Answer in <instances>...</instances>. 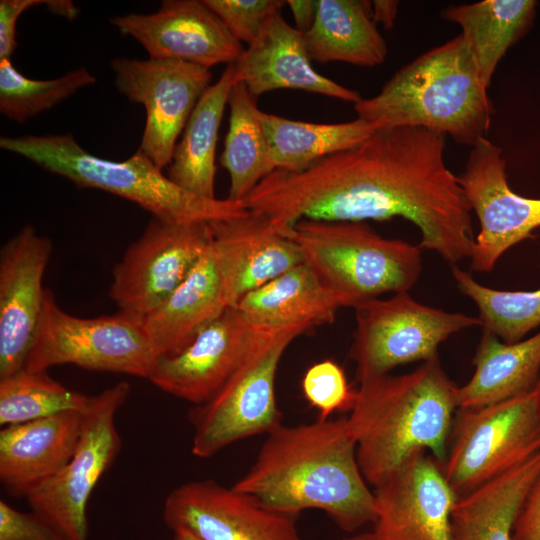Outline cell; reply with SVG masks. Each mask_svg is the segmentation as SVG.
I'll return each instance as SVG.
<instances>
[{"instance_id": "cb8c5ba5", "label": "cell", "mask_w": 540, "mask_h": 540, "mask_svg": "<svg viewBox=\"0 0 540 540\" xmlns=\"http://www.w3.org/2000/svg\"><path fill=\"white\" fill-rule=\"evenodd\" d=\"M236 307L256 327L332 323L346 301L304 262L244 295Z\"/></svg>"}, {"instance_id": "7c38bea8", "label": "cell", "mask_w": 540, "mask_h": 540, "mask_svg": "<svg viewBox=\"0 0 540 540\" xmlns=\"http://www.w3.org/2000/svg\"><path fill=\"white\" fill-rule=\"evenodd\" d=\"M211 240L209 223L152 218L113 269L109 296L119 312L141 322L182 283Z\"/></svg>"}, {"instance_id": "ab89813d", "label": "cell", "mask_w": 540, "mask_h": 540, "mask_svg": "<svg viewBox=\"0 0 540 540\" xmlns=\"http://www.w3.org/2000/svg\"><path fill=\"white\" fill-rule=\"evenodd\" d=\"M286 5L291 10L295 22L294 27L302 33L308 31L316 16L318 1L288 0L286 1Z\"/></svg>"}, {"instance_id": "b9f144b4", "label": "cell", "mask_w": 540, "mask_h": 540, "mask_svg": "<svg viewBox=\"0 0 540 540\" xmlns=\"http://www.w3.org/2000/svg\"><path fill=\"white\" fill-rule=\"evenodd\" d=\"M342 540H379L371 531L348 536Z\"/></svg>"}, {"instance_id": "4316f807", "label": "cell", "mask_w": 540, "mask_h": 540, "mask_svg": "<svg viewBox=\"0 0 540 540\" xmlns=\"http://www.w3.org/2000/svg\"><path fill=\"white\" fill-rule=\"evenodd\" d=\"M237 82L234 64L198 100L168 166V178L195 195L214 199L215 153L221 120L232 87Z\"/></svg>"}, {"instance_id": "5bb4252c", "label": "cell", "mask_w": 540, "mask_h": 540, "mask_svg": "<svg viewBox=\"0 0 540 540\" xmlns=\"http://www.w3.org/2000/svg\"><path fill=\"white\" fill-rule=\"evenodd\" d=\"M480 231L471 248V268L490 272L499 258L540 227V198L524 197L508 185L502 149L481 138L458 176Z\"/></svg>"}, {"instance_id": "ac0fdd59", "label": "cell", "mask_w": 540, "mask_h": 540, "mask_svg": "<svg viewBox=\"0 0 540 540\" xmlns=\"http://www.w3.org/2000/svg\"><path fill=\"white\" fill-rule=\"evenodd\" d=\"M111 23L136 39L152 59L180 60L210 69L234 63L244 51L203 0H165L156 12L116 16Z\"/></svg>"}, {"instance_id": "e575fe53", "label": "cell", "mask_w": 540, "mask_h": 540, "mask_svg": "<svg viewBox=\"0 0 540 540\" xmlns=\"http://www.w3.org/2000/svg\"><path fill=\"white\" fill-rule=\"evenodd\" d=\"M302 390L309 404L318 409L319 419L334 412L351 410L356 390L348 384L343 368L325 359L310 366L302 379Z\"/></svg>"}, {"instance_id": "9a60e30c", "label": "cell", "mask_w": 540, "mask_h": 540, "mask_svg": "<svg viewBox=\"0 0 540 540\" xmlns=\"http://www.w3.org/2000/svg\"><path fill=\"white\" fill-rule=\"evenodd\" d=\"M163 519L201 540H301L296 516L269 509L212 479L191 481L166 497Z\"/></svg>"}, {"instance_id": "d590c367", "label": "cell", "mask_w": 540, "mask_h": 540, "mask_svg": "<svg viewBox=\"0 0 540 540\" xmlns=\"http://www.w3.org/2000/svg\"><path fill=\"white\" fill-rule=\"evenodd\" d=\"M240 43L251 44L273 14L280 12L283 0H203Z\"/></svg>"}, {"instance_id": "8d00e7d4", "label": "cell", "mask_w": 540, "mask_h": 540, "mask_svg": "<svg viewBox=\"0 0 540 540\" xmlns=\"http://www.w3.org/2000/svg\"><path fill=\"white\" fill-rule=\"evenodd\" d=\"M0 540H66L36 512L24 513L0 501Z\"/></svg>"}, {"instance_id": "d6986e66", "label": "cell", "mask_w": 540, "mask_h": 540, "mask_svg": "<svg viewBox=\"0 0 540 540\" xmlns=\"http://www.w3.org/2000/svg\"><path fill=\"white\" fill-rule=\"evenodd\" d=\"M52 241L22 227L0 252V379L25 366L42 311Z\"/></svg>"}, {"instance_id": "ba28073f", "label": "cell", "mask_w": 540, "mask_h": 540, "mask_svg": "<svg viewBox=\"0 0 540 540\" xmlns=\"http://www.w3.org/2000/svg\"><path fill=\"white\" fill-rule=\"evenodd\" d=\"M538 452L540 412L533 389L499 403L459 409L441 466L460 497Z\"/></svg>"}, {"instance_id": "836d02e7", "label": "cell", "mask_w": 540, "mask_h": 540, "mask_svg": "<svg viewBox=\"0 0 540 540\" xmlns=\"http://www.w3.org/2000/svg\"><path fill=\"white\" fill-rule=\"evenodd\" d=\"M95 82L85 67L55 79L33 80L20 73L10 59H0V112L21 124Z\"/></svg>"}, {"instance_id": "d6a6232c", "label": "cell", "mask_w": 540, "mask_h": 540, "mask_svg": "<svg viewBox=\"0 0 540 540\" xmlns=\"http://www.w3.org/2000/svg\"><path fill=\"white\" fill-rule=\"evenodd\" d=\"M452 274L459 290L476 304L481 327L506 343H516L540 326V288L532 291L493 289L457 266Z\"/></svg>"}, {"instance_id": "52a82bcc", "label": "cell", "mask_w": 540, "mask_h": 540, "mask_svg": "<svg viewBox=\"0 0 540 540\" xmlns=\"http://www.w3.org/2000/svg\"><path fill=\"white\" fill-rule=\"evenodd\" d=\"M308 324L263 327L237 369L206 403L193 407L192 453L209 458L239 440L270 433L281 424L275 378L288 346Z\"/></svg>"}, {"instance_id": "4fadbf2b", "label": "cell", "mask_w": 540, "mask_h": 540, "mask_svg": "<svg viewBox=\"0 0 540 540\" xmlns=\"http://www.w3.org/2000/svg\"><path fill=\"white\" fill-rule=\"evenodd\" d=\"M115 86L142 104L146 122L139 149L163 170L198 100L210 86L209 69L172 59L116 58Z\"/></svg>"}, {"instance_id": "484cf974", "label": "cell", "mask_w": 540, "mask_h": 540, "mask_svg": "<svg viewBox=\"0 0 540 540\" xmlns=\"http://www.w3.org/2000/svg\"><path fill=\"white\" fill-rule=\"evenodd\" d=\"M540 473V452L458 497L451 514L453 540H513L517 516Z\"/></svg>"}, {"instance_id": "603a6c76", "label": "cell", "mask_w": 540, "mask_h": 540, "mask_svg": "<svg viewBox=\"0 0 540 540\" xmlns=\"http://www.w3.org/2000/svg\"><path fill=\"white\" fill-rule=\"evenodd\" d=\"M228 307L223 271L210 240L187 277L141 327L155 358L172 355Z\"/></svg>"}, {"instance_id": "f35d334b", "label": "cell", "mask_w": 540, "mask_h": 540, "mask_svg": "<svg viewBox=\"0 0 540 540\" xmlns=\"http://www.w3.org/2000/svg\"><path fill=\"white\" fill-rule=\"evenodd\" d=\"M513 540H540V473L531 485L517 516Z\"/></svg>"}, {"instance_id": "8fae6325", "label": "cell", "mask_w": 540, "mask_h": 540, "mask_svg": "<svg viewBox=\"0 0 540 540\" xmlns=\"http://www.w3.org/2000/svg\"><path fill=\"white\" fill-rule=\"evenodd\" d=\"M129 392L130 385L121 381L92 397L83 412L81 434L72 458L54 477L26 496L32 510L66 540H87V504L121 449L115 418Z\"/></svg>"}, {"instance_id": "7a4b0ae2", "label": "cell", "mask_w": 540, "mask_h": 540, "mask_svg": "<svg viewBox=\"0 0 540 540\" xmlns=\"http://www.w3.org/2000/svg\"><path fill=\"white\" fill-rule=\"evenodd\" d=\"M232 487L284 514L320 509L348 533L376 519L375 495L361 472L347 417L280 424Z\"/></svg>"}, {"instance_id": "9c48e42d", "label": "cell", "mask_w": 540, "mask_h": 540, "mask_svg": "<svg viewBox=\"0 0 540 540\" xmlns=\"http://www.w3.org/2000/svg\"><path fill=\"white\" fill-rule=\"evenodd\" d=\"M350 347L355 376L363 383L413 362L439 355V346L461 330L481 326L478 317L424 305L408 292L357 303Z\"/></svg>"}, {"instance_id": "4dcf8cb0", "label": "cell", "mask_w": 540, "mask_h": 540, "mask_svg": "<svg viewBox=\"0 0 540 540\" xmlns=\"http://www.w3.org/2000/svg\"><path fill=\"white\" fill-rule=\"evenodd\" d=\"M272 165L296 170L353 147L377 128L361 118L343 123H312L261 112Z\"/></svg>"}, {"instance_id": "5b68a950", "label": "cell", "mask_w": 540, "mask_h": 540, "mask_svg": "<svg viewBox=\"0 0 540 540\" xmlns=\"http://www.w3.org/2000/svg\"><path fill=\"white\" fill-rule=\"evenodd\" d=\"M0 147L78 187L103 190L134 202L162 221L211 223L248 211L243 202L208 199L186 191L139 148L124 161L107 160L87 152L70 133L1 137Z\"/></svg>"}, {"instance_id": "74e56055", "label": "cell", "mask_w": 540, "mask_h": 540, "mask_svg": "<svg viewBox=\"0 0 540 540\" xmlns=\"http://www.w3.org/2000/svg\"><path fill=\"white\" fill-rule=\"evenodd\" d=\"M51 0H1L0 1V59H11L16 42V24L21 14L37 5L49 7Z\"/></svg>"}, {"instance_id": "2e32d148", "label": "cell", "mask_w": 540, "mask_h": 540, "mask_svg": "<svg viewBox=\"0 0 540 540\" xmlns=\"http://www.w3.org/2000/svg\"><path fill=\"white\" fill-rule=\"evenodd\" d=\"M374 495L371 532L379 540H453L451 514L458 495L426 451L406 459Z\"/></svg>"}, {"instance_id": "f1b7e54d", "label": "cell", "mask_w": 540, "mask_h": 540, "mask_svg": "<svg viewBox=\"0 0 540 540\" xmlns=\"http://www.w3.org/2000/svg\"><path fill=\"white\" fill-rule=\"evenodd\" d=\"M536 6L533 0H484L443 10L446 20L461 27L486 87L507 50L530 29Z\"/></svg>"}, {"instance_id": "277c9868", "label": "cell", "mask_w": 540, "mask_h": 540, "mask_svg": "<svg viewBox=\"0 0 540 540\" xmlns=\"http://www.w3.org/2000/svg\"><path fill=\"white\" fill-rule=\"evenodd\" d=\"M487 89L460 34L400 68L377 95L354 108L376 128H423L474 146L491 122Z\"/></svg>"}, {"instance_id": "44dd1931", "label": "cell", "mask_w": 540, "mask_h": 540, "mask_svg": "<svg viewBox=\"0 0 540 540\" xmlns=\"http://www.w3.org/2000/svg\"><path fill=\"white\" fill-rule=\"evenodd\" d=\"M233 64L237 82L255 98L278 89H296L354 104L362 99L357 91L315 71L304 33L290 25L281 11L269 17Z\"/></svg>"}, {"instance_id": "f546056e", "label": "cell", "mask_w": 540, "mask_h": 540, "mask_svg": "<svg viewBox=\"0 0 540 540\" xmlns=\"http://www.w3.org/2000/svg\"><path fill=\"white\" fill-rule=\"evenodd\" d=\"M256 99L241 82L231 89L229 128L220 163L230 178L228 199L243 202L272 171L269 146Z\"/></svg>"}, {"instance_id": "8992f818", "label": "cell", "mask_w": 540, "mask_h": 540, "mask_svg": "<svg viewBox=\"0 0 540 540\" xmlns=\"http://www.w3.org/2000/svg\"><path fill=\"white\" fill-rule=\"evenodd\" d=\"M304 263L348 307L408 292L422 273V248L379 235L365 222L300 220L285 231Z\"/></svg>"}, {"instance_id": "3957f363", "label": "cell", "mask_w": 540, "mask_h": 540, "mask_svg": "<svg viewBox=\"0 0 540 540\" xmlns=\"http://www.w3.org/2000/svg\"><path fill=\"white\" fill-rule=\"evenodd\" d=\"M457 387L439 355L408 373L359 384L347 425L368 484L377 487L417 452L429 451L444 462L458 409Z\"/></svg>"}, {"instance_id": "7bdbcfd3", "label": "cell", "mask_w": 540, "mask_h": 540, "mask_svg": "<svg viewBox=\"0 0 540 540\" xmlns=\"http://www.w3.org/2000/svg\"><path fill=\"white\" fill-rule=\"evenodd\" d=\"M173 540H201L198 537L194 536L193 534L186 532V531H178L175 532V536Z\"/></svg>"}, {"instance_id": "ee69618b", "label": "cell", "mask_w": 540, "mask_h": 540, "mask_svg": "<svg viewBox=\"0 0 540 540\" xmlns=\"http://www.w3.org/2000/svg\"><path fill=\"white\" fill-rule=\"evenodd\" d=\"M534 389H535L536 394H537L538 408H539V412H540V379H539V381L536 384Z\"/></svg>"}, {"instance_id": "d4e9b609", "label": "cell", "mask_w": 540, "mask_h": 540, "mask_svg": "<svg viewBox=\"0 0 540 540\" xmlns=\"http://www.w3.org/2000/svg\"><path fill=\"white\" fill-rule=\"evenodd\" d=\"M475 369L458 386V409L506 401L533 390L540 379V331L516 343H506L484 331L472 361Z\"/></svg>"}, {"instance_id": "e0dca14e", "label": "cell", "mask_w": 540, "mask_h": 540, "mask_svg": "<svg viewBox=\"0 0 540 540\" xmlns=\"http://www.w3.org/2000/svg\"><path fill=\"white\" fill-rule=\"evenodd\" d=\"M263 327L226 308L182 350L156 357L147 379L162 391L201 405L229 379Z\"/></svg>"}, {"instance_id": "30bf717a", "label": "cell", "mask_w": 540, "mask_h": 540, "mask_svg": "<svg viewBox=\"0 0 540 540\" xmlns=\"http://www.w3.org/2000/svg\"><path fill=\"white\" fill-rule=\"evenodd\" d=\"M155 355L141 322L122 313L92 318L61 309L46 289L44 303L24 368L47 371L73 364L78 367L147 378Z\"/></svg>"}, {"instance_id": "1f68e13d", "label": "cell", "mask_w": 540, "mask_h": 540, "mask_svg": "<svg viewBox=\"0 0 540 540\" xmlns=\"http://www.w3.org/2000/svg\"><path fill=\"white\" fill-rule=\"evenodd\" d=\"M52 379L25 368L0 379V424H20L66 411L84 412L92 401Z\"/></svg>"}, {"instance_id": "60d3db41", "label": "cell", "mask_w": 540, "mask_h": 540, "mask_svg": "<svg viewBox=\"0 0 540 540\" xmlns=\"http://www.w3.org/2000/svg\"><path fill=\"white\" fill-rule=\"evenodd\" d=\"M398 1L374 0L369 2L370 13L375 23H381L386 29L393 26L398 12Z\"/></svg>"}, {"instance_id": "7402d4cb", "label": "cell", "mask_w": 540, "mask_h": 540, "mask_svg": "<svg viewBox=\"0 0 540 540\" xmlns=\"http://www.w3.org/2000/svg\"><path fill=\"white\" fill-rule=\"evenodd\" d=\"M83 412L66 411L5 426L0 431V481L14 497H26L72 458Z\"/></svg>"}, {"instance_id": "ffe728a7", "label": "cell", "mask_w": 540, "mask_h": 540, "mask_svg": "<svg viewBox=\"0 0 540 540\" xmlns=\"http://www.w3.org/2000/svg\"><path fill=\"white\" fill-rule=\"evenodd\" d=\"M230 307L282 273L304 262L301 250L262 215L245 214L209 223Z\"/></svg>"}, {"instance_id": "83f0119b", "label": "cell", "mask_w": 540, "mask_h": 540, "mask_svg": "<svg viewBox=\"0 0 540 540\" xmlns=\"http://www.w3.org/2000/svg\"><path fill=\"white\" fill-rule=\"evenodd\" d=\"M317 1L314 22L304 33L311 60L363 67L384 62L387 45L371 17L369 1Z\"/></svg>"}, {"instance_id": "6da1fadb", "label": "cell", "mask_w": 540, "mask_h": 540, "mask_svg": "<svg viewBox=\"0 0 540 540\" xmlns=\"http://www.w3.org/2000/svg\"><path fill=\"white\" fill-rule=\"evenodd\" d=\"M445 136L417 127L377 128L341 152L296 170L275 169L243 201L285 231L300 220L386 221L402 217L420 247L453 266L469 258L471 208L444 159Z\"/></svg>"}]
</instances>
